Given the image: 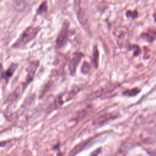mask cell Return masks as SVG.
<instances>
[{
  "label": "cell",
  "instance_id": "obj_3",
  "mask_svg": "<svg viewBox=\"0 0 156 156\" xmlns=\"http://www.w3.org/2000/svg\"><path fill=\"white\" fill-rule=\"evenodd\" d=\"M68 26L69 23L68 22H65L63 23L62 29L58 34L55 46L57 48H62L66 42L68 37Z\"/></svg>",
  "mask_w": 156,
  "mask_h": 156
},
{
  "label": "cell",
  "instance_id": "obj_12",
  "mask_svg": "<svg viewBox=\"0 0 156 156\" xmlns=\"http://www.w3.org/2000/svg\"><path fill=\"white\" fill-rule=\"evenodd\" d=\"M141 37H142L145 40H147L149 41H152L155 39V35H151L147 33H143V34H141Z\"/></svg>",
  "mask_w": 156,
  "mask_h": 156
},
{
  "label": "cell",
  "instance_id": "obj_7",
  "mask_svg": "<svg viewBox=\"0 0 156 156\" xmlns=\"http://www.w3.org/2000/svg\"><path fill=\"white\" fill-rule=\"evenodd\" d=\"M16 67H17V66L16 64L11 65V66L9 68V69L5 72L2 73V74L1 76V78H2L3 79H5L6 80H8L13 75Z\"/></svg>",
  "mask_w": 156,
  "mask_h": 156
},
{
  "label": "cell",
  "instance_id": "obj_16",
  "mask_svg": "<svg viewBox=\"0 0 156 156\" xmlns=\"http://www.w3.org/2000/svg\"><path fill=\"white\" fill-rule=\"evenodd\" d=\"M2 66H1V65L0 64V73L1 72V71H2Z\"/></svg>",
  "mask_w": 156,
  "mask_h": 156
},
{
  "label": "cell",
  "instance_id": "obj_8",
  "mask_svg": "<svg viewBox=\"0 0 156 156\" xmlns=\"http://www.w3.org/2000/svg\"><path fill=\"white\" fill-rule=\"evenodd\" d=\"M113 117V115H110V114L103 115L99 116V118H96L94 121V124H103L105 121H109L111 119H112Z\"/></svg>",
  "mask_w": 156,
  "mask_h": 156
},
{
  "label": "cell",
  "instance_id": "obj_9",
  "mask_svg": "<svg viewBox=\"0 0 156 156\" xmlns=\"http://www.w3.org/2000/svg\"><path fill=\"white\" fill-rule=\"evenodd\" d=\"M140 90L138 88H135L131 90H127L123 92V94L127 96H134L140 93Z\"/></svg>",
  "mask_w": 156,
  "mask_h": 156
},
{
  "label": "cell",
  "instance_id": "obj_13",
  "mask_svg": "<svg viewBox=\"0 0 156 156\" xmlns=\"http://www.w3.org/2000/svg\"><path fill=\"white\" fill-rule=\"evenodd\" d=\"M138 15V12L136 11H127L126 12V16L128 18H135Z\"/></svg>",
  "mask_w": 156,
  "mask_h": 156
},
{
  "label": "cell",
  "instance_id": "obj_5",
  "mask_svg": "<svg viewBox=\"0 0 156 156\" xmlns=\"http://www.w3.org/2000/svg\"><path fill=\"white\" fill-rule=\"evenodd\" d=\"M77 90H72L68 92H66L58 96L55 99V104L57 106H60L63 104L72 99L77 94Z\"/></svg>",
  "mask_w": 156,
  "mask_h": 156
},
{
  "label": "cell",
  "instance_id": "obj_4",
  "mask_svg": "<svg viewBox=\"0 0 156 156\" xmlns=\"http://www.w3.org/2000/svg\"><path fill=\"white\" fill-rule=\"evenodd\" d=\"M40 62L38 60H35L31 62L29 65H28L27 68V76H26V82L24 84L27 85L29 83H30L35 75V73L39 66Z\"/></svg>",
  "mask_w": 156,
  "mask_h": 156
},
{
  "label": "cell",
  "instance_id": "obj_15",
  "mask_svg": "<svg viewBox=\"0 0 156 156\" xmlns=\"http://www.w3.org/2000/svg\"><path fill=\"white\" fill-rule=\"evenodd\" d=\"M133 53L135 55H138L140 54V49L138 46H133Z\"/></svg>",
  "mask_w": 156,
  "mask_h": 156
},
{
  "label": "cell",
  "instance_id": "obj_14",
  "mask_svg": "<svg viewBox=\"0 0 156 156\" xmlns=\"http://www.w3.org/2000/svg\"><path fill=\"white\" fill-rule=\"evenodd\" d=\"M89 69H90L89 65L87 63L84 62L83 65H82V72L85 73V74H86V73H87L88 72Z\"/></svg>",
  "mask_w": 156,
  "mask_h": 156
},
{
  "label": "cell",
  "instance_id": "obj_10",
  "mask_svg": "<svg viewBox=\"0 0 156 156\" xmlns=\"http://www.w3.org/2000/svg\"><path fill=\"white\" fill-rule=\"evenodd\" d=\"M94 52H93V60L95 68H97L98 66V58H99V52L98 49L96 47L94 48Z\"/></svg>",
  "mask_w": 156,
  "mask_h": 156
},
{
  "label": "cell",
  "instance_id": "obj_6",
  "mask_svg": "<svg viewBox=\"0 0 156 156\" xmlns=\"http://www.w3.org/2000/svg\"><path fill=\"white\" fill-rule=\"evenodd\" d=\"M82 57H83V54L80 52H76L73 54V57L71 58L69 64V71L72 75L75 74L77 67Z\"/></svg>",
  "mask_w": 156,
  "mask_h": 156
},
{
  "label": "cell",
  "instance_id": "obj_1",
  "mask_svg": "<svg viewBox=\"0 0 156 156\" xmlns=\"http://www.w3.org/2000/svg\"><path fill=\"white\" fill-rule=\"evenodd\" d=\"M40 27L38 26H29L26 28L16 41L13 43L12 47L14 48H21L32 41L38 34Z\"/></svg>",
  "mask_w": 156,
  "mask_h": 156
},
{
  "label": "cell",
  "instance_id": "obj_2",
  "mask_svg": "<svg viewBox=\"0 0 156 156\" xmlns=\"http://www.w3.org/2000/svg\"><path fill=\"white\" fill-rule=\"evenodd\" d=\"M113 35L117 44L120 47L127 45L129 40V30L128 28L124 26L116 27L113 30Z\"/></svg>",
  "mask_w": 156,
  "mask_h": 156
},
{
  "label": "cell",
  "instance_id": "obj_11",
  "mask_svg": "<svg viewBox=\"0 0 156 156\" xmlns=\"http://www.w3.org/2000/svg\"><path fill=\"white\" fill-rule=\"evenodd\" d=\"M48 9V5L46 1H43L40 5L39 6L38 10H37V13L38 14H42L46 12Z\"/></svg>",
  "mask_w": 156,
  "mask_h": 156
}]
</instances>
